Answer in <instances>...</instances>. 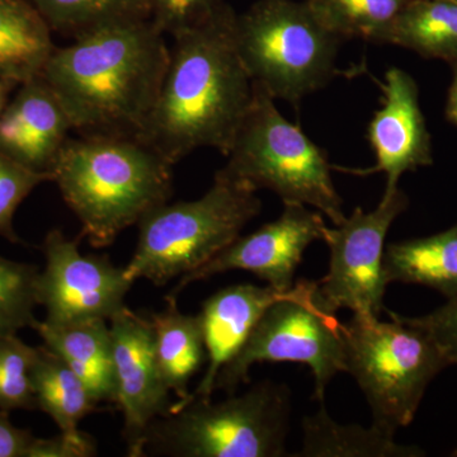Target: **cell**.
<instances>
[{
    "label": "cell",
    "instance_id": "cell-1",
    "mask_svg": "<svg viewBox=\"0 0 457 457\" xmlns=\"http://www.w3.org/2000/svg\"><path fill=\"white\" fill-rule=\"evenodd\" d=\"M236 11L224 3L173 36L170 62L139 139L176 165L200 147L227 156L253 99L236 35Z\"/></svg>",
    "mask_w": 457,
    "mask_h": 457
},
{
    "label": "cell",
    "instance_id": "cell-2",
    "mask_svg": "<svg viewBox=\"0 0 457 457\" xmlns=\"http://www.w3.org/2000/svg\"><path fill=\"white\" fill-rule=\"evenodd\" d=\"M56 47L42 71L80 135L139 137L170 47L150 18L98 27Z\"/></svg>",
    "mask_w": 457,
    "mask_h": 457
},
{
    "label": "cell",
    "instance_id": "cell-3",
    "mask_svg": "<svg viewBox=\"0 0 457 457\" xmlns=\"http://www.w3.org/2000/svg\"><path fill=\"white\" fill-rule=\"evenodd\" d=\"M173 165L137 137L79 135L66 141L53 182L95 248L170 201Z\"/></svg>",
    "mask_w": 457,
    "mask_h": 457
},
{
    "label": "cell",
    "instance_id": "cell-4",
    "mask_svg": "<svg viewBox=\"0 0 457 457\" xmlns=\"http://www.w3.org/2000/svg\"><path fill=\"white\" fill-rule=\"evenodd\" d=\"M290 416V389L270 380L219 403L189 396L152 423L144 456H287Z\"/></svg>",
    "mask_w": 457,
    "mask_h": 457
},
{
    "label": "cell",
    "instance_id": "cell-5",
    "mask_svg": "<svg viewBox=\"0 0 457 457\" xmlns=\"http://www.w3.org/2000/svg\"><path fill=\"white\" fill-rule=\"evenodd\" d=\"M257 191L216 171L212 188L194 201L165 203L139 221L137 251L125 267L132 282L155 286L180 278L224 251L260 215Z\"/></svg>",
    "mask_w": 457,
    "mask_h": 457
},
{
    "label": "cell",
    "instance_id": "cell-6",
    "mask_svg": "<svg viewBox=\"0 0 457 457\" xmlns=\"http://www.w3.org/2000/svg\"><path fill=\"white\" fill-rule=\"evenodd\" d=\"M385 312L389 321L353 314L342 323L345 365L368 400L372 423L396 433L413 422L429 384L450 363L426 330Z\"/></svg>",
    "mask_w": 457,
    "mask_h": 457
},
{
    "label": "cell",
    "instance_id": "cell-7",
    "mask_svg": "<svg viewBox=\"0 0 457 457\" xmlns=\"http://www.w3.org/2000/svg\"><path fill=\"white\" fill-rule=\"evenodd\" d=\"M253 99L219 170L255 191L275 192L284 204L312 206L333 225L345 220L343 201L332 179L327 153L299 125L287 121L275 98L253 82Z\"/></svg>",
    "mask_w": 457,
    "mask_h": 457
},
{
    "label": "cell",
    "instance_id": "cell-8",
    "mask_svg": "<svg viewBox=\"0 0 457 457\" xmlns=\"http://www.w3.org/2000/svg\"><path fill=\"white\" fill-rule=\"evenodd\" d=\"M236 35L252 80L294 108L337 73L343 40L315 17L306 2L258 0L237 14Z\"/></svg>",
    "mask_w": 457,
    "mask_h": 457
},
{
    "label": "cell",
    "instance_id": "cell-9",
    "mask_svg": "<svg viewBox=\"0 0 457 457\" xmlns=\"http://www.w3.org/2000/svg\"><path fill=\"white\" fill-rule=\"evenodd\" d=\"M263 362L309 366L314 378L312 398L319 404L333 378L345 372L342 323L321 300L317 282H296L263 312L245 345L219 372L213 392L233 395L248 383L252 366Z\"/></svg>",
    "mask_w": 457,
    "mask_h": 457
},
{
    "label": "cell",
    "instance_id": "cell-10",
    "mask_svg": "<svg viewBox=\"0 0 457 457\" xmlns=\"http://www.w3.org/2000/svg\"><path fill=\"white\" fill-rule=\"evenodd\" d=\"M409 206L403 189L381 198L375 210L356 207L350 218L326 228L323 242L330 252L329 270L318 291L328 309H348L362 317H380L387 282L384 273L385 239L396 219Z\"/></svg>",
    "mask_w": 457,
    "mask_h": 457
},
{
    "label": "cell",
    "instance_id": "cell-11",
    "mask_svg": "<svg viewBox=\"0 0 457 457\" xmlns=\"http://www.w3.org/2000/svg\"><path fill=\"white\" fill-rule=\"evenodd\" d=\"M80 237L69 239L59 228L45 237L46 266L38 275L37 303L46 309L47 323L110 320L126 306L134 282L107 257L80 253Z\"/></svg>",
    "mask_w": 457,
    "mask_h": 457
},
{
    "label": "cell",
    "instance_id": "cell-12",
    "mask_svg": "<svg viewBox=\"0 0 457 457\" xmlns=\"http://www.w3.org/2000/svg\"><path fill=\"white\" fill-rule=\"evenodd\" d=\"M326 228L320 212L302 204H284L278 219L237 237L203 267L180 278L170 295L177 296L188 285L228 270H246L279 293L290 291L303 253L312 243L323 240Z\"/></svg>",
    "mask_w": 457,
    "mask_h": 457
},
{
    "label": "cell",
    "instance_id": "cell-13",
    "mask_svg": "<svg viewBox=\"0 0 457 457\" xmlns=\"http://www.w3.org/2000/svg\"><path fill=\"white\" fill-rule=\"evenodd\" d=\"M116 404L122 411L129 456H144L147 429L173 408L156 362L152 321L123 308L110 319Z\"/></svg>",
    "mask_w": 457,
    "mask_h": 457
},
{
    "label": "cell",
    "instance_id": "cell-14",
    "mask_svg": "<svg viewBox=\"0 0 457 457\" xmlns=\"http://www.w3.org/2000/svg\"><path fill=\"white\" fill-rule=\"evenodd\" d=\"M383 108L376 111L369 123L368 139L374 150L376 164L366 170L336 167L332 170L354 176L386 174L383 197L399 188V180L407 171L433 164L431 134L420 104V88L414 78L400 68L385 73Z\"/></svg>",
    "mask_w": 457,
    "mask_h": 457
},
{
    "label": "cell",
    "instance_id": "cell-15",
    "mask_svg": "<svg viewBox=\"0 0 457 457\" xmlns=\"http://www.w3.org/2000/svg\"><path fill=\"white\" fill-rule=\"evenodd\" d=\"M71 130L73 125L62 102L49 84L36 78L20 86L0 113V152L53 179Z\"/></svg>",
    "mask_w": 457,
    "mask_h": 457
},
{
    "label": "cell",
    "instance_id": "cell-16",
    "mask_svg": "<svg viewBox=\"0 0 457 457\" xmlns=\"http://www.w3.org/2000/svg\"><path fill=\"white\" fill-rule=\"evenodd\" d=\"M287 293H279L269 285L260 287L242 284L221 288L204 300L198 315L206 345L207 368L191 398L212 399L220 370L242 348L263 312Z\"/></svg>",
    "mask_w": 457,
    "mask_h": 457
},
{
    "label": "cell",
    "instance_id": "cell-17",
    "mask_svg": "<svg viewBox=\"0 0 457 457\" xmlns=\"http://www.w3.org/2000/svg\"><path fill=\"white\" fill-rule=\"evenodd\" d=\"M106 319L68 324L37 320L33 329L88 387L99 403H116L112 339Z\"/></svg>",
    "mask_w": 457,
    "mask_h": 457
},
{
    "label": "cell",
    "instance_id": "cell-18",
    "mask_svg": "<svg viewBox=\"0 0 457 457\" xmlns=\"http://www.w3.org/2000/svg\"><path fill=\"white\" fill-rule=\"evenodd\" d=\"M56 46L31 0H0V78L22 86L40 78Z\"/></svg>",
    "mask_w": 457,
    "mask_h": 457
},
{
    "label": "cell",
    "instance_id": "cell-19",
    "mask_svg": "<svg viewBox=\"0 0 457 457\" xmlns=\"http://www.w3.org/2000/svg\"><path fill=\"white\" fill-rule=\"evenodd\" d=\"M384 273L393 282L420 285L457 297V224L433 236L385 246Z\"/></svg>",
    "mask_w": 457,
    "mask_h": 457
},
{
    "label": "cell",
    "instance_id": "cell-20",
    "mask_svg": "<svg viewBox=\"0 0 457 457\" xmlns=\"http://www.w3.org/2000/svg\"><path fill=\"white\" fill-rule=\"evenodd\" d=\"M154 329L156 362L170 393L179 398L176 404L187 402L189 380L207 362L200 315L183 314L176 296L168 295L167 308L150 318Z\"/></svg>",
    "mask_w": 457,
    "mask_h": 457
},
{
    "label": "cell",
    "instance_id": "cell-21",
    "mask_svg": "<svg viewBox=\"0 0 457 457\" xmlns=\"http://www.w3.org/2000/svg\"><path fill=\"white\" fill-rule=\"evenodd\" d=\"M296 457H423L426 451L416 445L395 441V433L372 423L339 425L328 414L324 403L312 416L303 420V447Z\"/></svg>",
    "mask_w": 457,
    "mask_h": 457
},
{
    "label": "cell",
    "instance_id": "cell-22",
    "mask_svg": "<svg viewBox=\"0 0 457 457\" xmlns=\"http://www.w3.org/2000/svg\"><path fill=\"white\" fill-rule=\"evenodd\" d=\"M32 378L37 409L53 418L60 433L78 442L93 441L80 431L79 422L95 411L97 402L79 376L42 345L37 347Z\"/></svg>",
    "mask_w": 457,
    "mask_h": 457
},
{
    "label": "cell",
    "instance_id": "cell-23",
    "mask_svg": "<svg viewBox=\"0 0 457 457\" xmlns=\"http://www.w3.org/2000/svg\"><path fill=\"white\" fill-rule=\"evenodd\" d=\"M386 45L456 64L457 4L445 0H411L394 23Z\"/></svg>",
    "mask_w": 457,
    "mask_h": 457
},
{
    "label": "cell",
    "instance_id": "cell-24",
    "mask_svg": "<svg viewBox=\"0 0 457 457\" xmlns=\"http://www.w3.org/2000/svg\"><path fill=\"white\" fill-rule=\"evenodd\" d=\"M315 17L343 41L386 44L387 36L411 0H305Z\"/></svg>",
    "mask_w": 457,
    "mask_h": 457
},
{
    "label": "cell",
    "instance_id": "cell-25",
    "mask_svg": "<svg viewBox=\"0 0 457 457\" xmlns=\"http://www.w3.org/2000/svg\"><path fill=\"white\" fill-rule=\"evenodd\" d=\"M53 32L74 38L128 20L150 18L149 0H31Z\"/></svg>",
    "mask_w": 457,
    "mask_h": 457
},
{
    "label": "cell",
    "instance_id": "cell-26",
    "mask_svg": "<svg viewBox=\"0 0 457 457\" xmlns=\"http://www.w3.org/2000/svg\"><path fill=\"white\" fill-rule=\"evenodd\" d=\"M40 270L32 264L0 257V336L17 335L37 323L33 311L37 303Z\"/></svg>",
    "mask_w": 457,
    "mask_h": 457
},
{
    "label": "cell",
    "instance_id": "cell-27",
    "mask_svg": "<svg viewBox=\"0 0 457 457\" xmlns=\"http://www.w3.org/2000/svg\"><path fill=\"white\" fill-rule=\"evenodd\" d=\"M37 348L17 335L0 336V411L37 409L32 378Z\"/></svg>",
    "mask_w": 457,
    "mask_h": 457
},
{
    "label": "cell",
    "instance_id": "cell-28",
    "mask_svg": "<svg viewBox=\"0 0 457 457\" xmlns=\"http://www.w3.org/2000/svg\"><path fill=\"white\" fill-rule=\"evenodd\" d=\"M49 180V174L29 170L0 152V237L21 243L13 228L14 213L33 189Z\"/></svg>",
    "mask_w": 457,
    "mask_h": 457
},
{
    "label": "cell",
    "instance_id": "cell-29",
    "mask_svg": "<svg viewBox=\"0 0 457 457\" xmlns=\"http://www.w3.org/2000/svg\"><path fill=\"white\" fill-rule=\"evenodd\" d=\"M225 0H149L150 20L171 37L206 20Z\"/></svg>",
    "mask_w": 457,
    "mask_h": 457
},
{
    "label": "cell",
    "instance_id": "cell-30",
    "mask_svg": "<svg viewBox=\"0 0 457 457\" xmlns=\"http://www.w3.org/2000/svg\"><path fill=\"white\" fill-rule=\"evenodd\" d=\"M407 318L435 339L450 366H457V297L422 317Z\"/></svg>",
    "mask_w": 457,
    "mask_h": 457
},
{
    "label": "cell",
    "instance_id": "cell-31",
    "mask_svg": "<svg viewBox=\"0 0 457 457\" xmlns=\"http://www.w3.org/2000/svg\"><path fill=\"white\" fill-rule=\"evenodd\" d=\"M97 453L95 441L78 442L60 433L54 438H33L26 457H89Z\"/></svg>",
    "mask_w": 457,
    "mask_h": 457
},
{
    "label": "cell",
    "instance_id": "cell-32",
    "mask_svg": "<svg viewBox=\"0 0 457 457\" xmlns=\"http://www.w3.org/2000/svg\"><path fill=\"white\" fill-rule=\"evenodd\" d=\"M33 438L29 431L12 425L8 411H0V457H26Z\"/></svg>",
    "mask_w": 457,
    "mask_h": 457
},
{
    "label": "cell",
    "instance_id": "cell-33",
    "mask_svg": "<svg viewBox=\"0 0 457 457\" xmlns=\"http://www.w3.org/2000/svg\"><path fill=\"white\" fill-rule=\"evenodd\" d=\"M453 69V80L447 92L446 108H445V116L447 121L457 126V62L451 65Z\"/></svg>",
    "mask_w": 457,
    "mask_h": 457
},
{
    "label": "cell",
    "instance_id": "cell-34",
    "mask_svg": "<svg viewBox=\"0 0 457 457\" xmlns=\"http://www.w3.org/2000/svg\"><path fill=\"white\" fill-rule=\"evenodd\" d=\"M16 84L8 82V80L0 78V113H2L3 111H4V108L7 107L9 95H11L12 90L16 88Z\"/></svg>",
    "mask_w": 457,
    "mask_h": 457
},
{
    "label": "cell",
    "instance_id": "cell-35",
    "mask_svg": "<svg viewBox=\"0 0 457 457\" xmlns=\"http://www.w3.org/2000/svg\"><path fill=\"white\" fill-rule=\"evenodd\" d=\"M451 457H457V447L453 450V453H450Z\"/></svg>",
    "mask_w": 457,
    "mask_h": 457
},
{
    "label": "cell",
    "instance_id": "cell-36",
    "mask_svg": "<svg viewBox=\"0 0 457 457\" xmlns=\"http://www.w3.org/2000/svg\"><path fill=\"white\" fill-rule=\"evenodd\" d=\"M445 2L453 3V4H457V0H445Z\"/></svg>",
    "mask_w": 457,
    "mask_h": 457
}]
</instances>
